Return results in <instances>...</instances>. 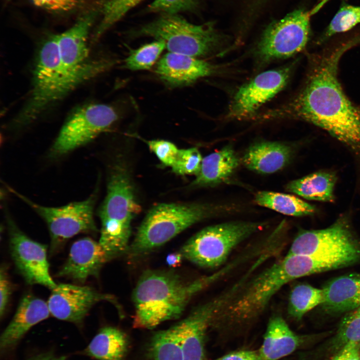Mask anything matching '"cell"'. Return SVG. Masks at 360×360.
<instances>
[{
	"label": "cell",
	"mask_w": 360,
	"mask_h": 360,
	"mask_svg": "<svg viewBox=\"0 0 360 360\" xmlns=\"http://www.w3.org/2000/svg\"><path fill=\"white\" fill-rule=\"evenodd\" d=\"M354 44L348 42L312 56L304 84L288 112L360 152V109L345 94L338 77L340 58Z\"/></svg>",
	"instance_id": "1"
},
{
	"label": "cell",
	"mask_w": 360,
	"mask_h": 360,
	"mask_svg": "<svg viewBox=\"0 0 360 360\" xmlns=\"http://www.w3.org/2000/svg\"><path fill=\"white\" fill-rule=\"evenodd\" d=\"M113 64L111 60L99 59L92 60L79 68H68L61 61L58 35L48 36L38 50L32 88L15 120V124L24 126L32 122L52 104L80 84L106 71Z\"/></svg>",
	"instance_id": "2"
},
{
	"label": "cell",
	"mask_w": 360,
	"mask_h": 360,
	"mask_svg": "<svg viewBox=\"0 0 360 360\" xmlns=\"http://www.w3.org/2000/svg\"><path fill=\"white\" fill-rule=\"evenodd\" d=\"M229 264L212 275L186 281L172 270H148L132 293L134 328L152 329L178 318L192 298L232 270Z\"/></svg>",
	"instance_id": "3"
},
{
	"label": "cell",
	"mask_w": 360,
	"mask_h": 360,
	"mask_svg": "<svg viewBox=\"0 0 360 360\" xmlns=\"http://www.w3.org/2000/svg\"><path fill=\"white\" fill-rule=\"evenodd\" d=\"M230 208L200 203L157 204L143 220L128 252L132 256L144 254L164 244L194 224Z\"/></svg>",
	"instance_id": "4"
},
{
	"label": "cell",
	"mask_w": 360,
	"mask_h": 360,
	"mask_svg": "<svg viewBox=\"0 0 360 360\" xmlns=\"http://www.w3.org/2000/svg\"><path fill=\"white\" fill-rule=\"evenodd\" d=\"M140 211L128 172L121 166H116L99 210L102 227L98 242L112 257L128 248L131 222Z\"/></svg>",
	"instance_id": "5"
},
{
	"label": "cell",
	"mask_w": 360,
	"mask_h": 360,
	"mask_svg": "<svg viewBox=\"0 0 360 360\" xmlns=\"http://www.w3.org/2000/svg\"><path fill=\"white\" fill-rule=\"evenodd\" d=\"M132 34L134 36H150L162 40L169 52L196 58L214 51L222 38L212 22L194 24L178 14H160Z\"/></svg>",
	"instance_id": "6"
},
{
	"label": "cell",
	"mask_w": 360,
	"mask_h": 360,
	"mask_svg": "<svg viewBox=\"0 0 360 360\" xmlns=\"http://www.w3.org/2000/svg\"><path fill=\"white\" fill-rule=\"evenodd\" d=\"M266 224L261 222L232 221L210 226L192 236L180 252L184 258L199 266L218 268L239 244Z\"/></svg>",
	"instance_id": "7"
},
{
	"label": "cell",
	"mask_w": 360,
	"mask_h": 360,
	"mask_svg": "<svg viewBox=\"0 0 360 360\" xmlns=\"http://www.w3.org/2000/svg\"><path fill=\"white\" fill-rule=\"evenodd\" d=\"M113 106L92 103L76 109L62 126L50 151L51 157L65 154L108 130L119 118Z\"/></svg>",
	"instance_id": "8"
},
{
	"label": "cell",
	"mask_w": 360,
	"mask_h": 360,
	"mask_svg": "<svg viewBox=\"0 0 360 360\" xmlns=\"http://www.w3.org/2000/svg\"><path fill=\"white\" fill-rule=\"evenodd\" d=\"M310 12L298 8L270 24L258 44L256 53L264 61L289 58L302 51L310 34Z\"/></svg>",
	"instance_id": "9"
},
{
	"label": "cell",
	"mask_w": 360,
	"mask_h": 360,
	"mask_svg": "<svg viewBox=\"0 0 360 360\" xmlns=\"http://www.w3.org/2000/svg\"><path fill=\"white\" fill-rule=\"evenodd\" d=\"M11 192L22 200L46 222L51 238V249L56 250L66 240L81 232L96 230L94 219L96 196L60 207L36 204L10 188Z\"/></svg>",
	"instance_id": "10"
},
{
	"label": "cell",
	"mask_w": 360,
	"mask_h": 360,
	"mask_svg": "<svg viewBox=\"0 0 360 360\" xmlns=\"http://www.w3.org/2000/svg\"><path fill=\"white\" fill-rule=\"evenodd\" d=\"M360 254V242L352 232L346 218L342 216L326 228L300 232L287 254Z\"/></svg>",
	"instance_id": "11"
},
{
	"label": "cell",
	"mask_w": 360,
	"mask_h": 360,
	"mask_svg": "<svg viewBox=\"0 0 360 360\" xmlns=\"http://www.w3.org/2000/svg\"><path fill=\"white\" fill-rule=\"evenodd\" d=\"M235 292L236 289L232 286L219 296L198 306L172 326L182 346L184 360H204L208 328Z\"/></svg>",
	"instance_id": "12"
},
{
	"label": "cell",
	"mask_w": 360,
	"mask_h": 360,
	"mask_svg": "<svg viewBox=\"0 0 360 360\" xmlns=\"http://www.w3.org/2000/svg\"><path fill=\"white\" fill-rule=\"evenodd\" d=\"M7 224L11 256L24 280L28 284L54 288L57 284L50 273L46 246L28 237L8 216Z\"/></svg>",
	"instance_id": "13"
},
{
	"label": "cell",
	"mask_w": 360,
	"mask_h": 360,
	"mask_svg": "<svg viewBox=\"0 0 360 360\" xmlns=\"http://www.w3.org/2000/svg\"><path fill=\"white\" fill-rule=\"evenodd\" d=\"M289 68L262 72L237 91L231 104L228 116L242 118L253 114L264 103L286 85Z\"/></svg>",
	"instance_id": "14"
},
{
	"label": "cell",
	"mask_w": 360,
	"mask_h": 360,
	"mask_svg": "<svg viewBox=\"0 0 360 360\" xmlns=\"http://www.w3.org/2000/svg\"><path fill=\"white\" fill-rule=\"evenodd\" d=\"M104 300L116 303L114 296L99 292L88 286L59 284L52 290L47 303L53 316L80 323L94 304Z\"/></svg>",
	"instance_id": "15"
},
{
	"label": "cell",
	"mask_w": 360,
	"mask_h": 360,
	"mask_svg": "<svg viewBox=\"0 0 360 360\" xmlns=\"http://www.w3.org/2000/svg\"><path fill=\"white\" fill-rule=\"evenodd\" d=\"M112 257L99 242L90 238L75 242L68 258L58 273L78 282L84 283L90 276H97L103 265Z\"/></svg>",
	"instance_id": "16"
},
{
	"label": "cell",
	"mask_w": 360,
	"mask_h": 360,
	"mask_svg": "<svg viewBox=\"0 0 360 360\" xmlns=\"http://www.w3.org/2000/svg\"><path fill=\"white\" fill-rule=\"evenodd\" d=\"M156 72L168 86H188L198 80L212 74L214 67L198 58L169 52L158 61Z\"/></svg>",
	"instance_id": "17"
},
{
	"label": "cell",
	"mask_w": 360,
	"mask_h": 360,
	"mask_svg": "<svg viewBox=\"0 0 360 360\" xmlns=\"http://www.w3.org/2000/svg\"><path fill=\"white\" fill-rule=\"evenodd\" d=\"M97 12L91 10L84 13L71 28L58 34L60 58L66 67L79 68L92 60L89 59L88 38Z\"/></svg>",
	"instance_id": "18"
},
{
	"label": "cell",
	"mask_w": 360,
	"mask_h": 360,
	"mask_svg": "<svg viewBox=\"0 0 360 360\" xmlns=\"http://www.w3.org/2000/svg\"><path fill=\"white\" fill-rule=\"evenodd\" d=\"M48 303L32 294L20 300L12 320L0 338V348L6 350L14 346L28 330L50 314Z\"/></svg>",
	"instance_id": "19"
},
{
	"label": "cell",
	"mask_w": 360,
	"mask_h": 360,
	"mask_svg": "<svg viewBox=\"0 0 360 360\" xmlns=\"http://www.w3.org/2000/svg\"><path fill=\"white\" fill-rule=\"evenodd\" d=\"M322 288L324 300L320 306L328 314L347 313L360 306V272L336 278Z\"/></svg>",
	"instance_id": "20"
},
{
	"label": "cell",
	"mask_w": 360,
	"mask_h": 360,
	"mask_svg": "<svg viewBox=\"0 0 360 360\" xmlns=\"http://www.w3.org/2000/svg\"><path fill=\"white\" fill-rule=\"evenodd\" d=\"M292 148L276 142H260L252 144L244 152L242 162L248 169L262 174L279 171L290 162Z\"/></svg>",
	"instance_id": "21"
},
{
	"label": "cell",
	"mask_w": 360,
	"mask_h": 360,
	"mask_svg": "<svg viewBox=\"0 0 360 360\" xmlns=\"http://www.w3.org/2000/svg\"><path fill=\"white\" fill-rule=\"evenodd\" d=\"M302 340L282 316L274 315L268 320L258 352L262 360H278L294 352Z\"/></svg>",
	"instance_id": "22"
},
{
	"label": "cell",
	"mask_w": 360,
	"mask_h": 360,
	"mask_svg": "<svg viewBox=\"0 0 360 360\" xmlns=\"http://www.w3.org/2000/svg\"><path fill=\"white\" fill-rule=\"evenodd\" d=\"M240 160L231 145L211 153L203 158L201 168L192 186H213L225 182L232 176Z\"/></svg>",
	"instance_id": "23"
},
{
	"label": "cell",
	"mask_w": 360,
	"mask_h": 360,
	"mask_svg": "<svg viewBox=\"0 0 360 360\" xmlns=\"http://www.w3.org/2000/svg\"><path fill=\"white\" fill-rule=\"evenodd\" d=\"M336 181L334 173L318 172L289 182L286 188L306 200L333 202Z\"/></svg>",
	"instance_id": "24"
},
{
	"label": "cell",
	"mask_w": 360,
	"mask_h": 360,
	"mask_svg": "<svg viewBox=\"0 0 360 360\" xmlns=\"http://www.w3.org/2000/svg\"><path fill=\"white\" fill-rule=\"evenodd\" d=\"M128 346L127 336L112 326L102 328L86 349L87 354L100 360H122Z\"/></svg>",
	"instance_id": "25"
},
{
	"label": "cell",
	"mask_w": 360,
	"mask_h": 360,
	"mask_svg": "<svg viewBox=\"0 0 360 360\" xmlns=\"http://www.w3.org/2000/svg\"><path fill=\"white\" fill-rule=\"evenodd\" d=\"M255 202L284 215L300 216L313 214L316 208L293 195L270 191H260L254 197Z\"/></svg>",
	"instance_id": "26"
},
{
	"label": "cell",
	"mask_w": 360,
	"mask_h": 360,
	"mask_svg": "<svg viewBox=\"0 0 360 360\" xmlns=\"http://www.w3.org/2000/svg\"><path fill=\"white\" fill-rule=\"evenodd\" d=\"M323 300L322 288L306 284H298L290 292L288 313L292 318L300 320L308 312L320 306Z\"/></svg>",
	"instance_id": "27"
},
{
	"label": "cell",
	"mask_w": 360,
	"mask_h": 360,
	"mask_svg": "<svg viewBox=\"0 0 360 360\" xmlns=\"http://www.w3.org/2000/svg\"><path fill=\"white\" fill-rule=\"evenodd\" d=\"M149 354L152 360H184L182 346L172 326L154 334Z\"/></svg>",
	"instance_id": "28"
},
{
	"label": "cell",
	"mask_w": 360,
	"mask_h": 360,
	"mask_svg": "<svg viewBox=\"0 0 360 360\" xmlns=\"http://www.w3.org/2000/svg\"><path fill=\"white\" fill-rule=\"evenodd\" d=\"M360 24V6L341 5L321 36L319 44L338 34L346 32Z\"/></svg>",
	"instance_id": "29"
},
{
	"label": "cell",
	"mask_w": 360,
	"mask_h": 360,
	"mask_svg": "<svg viewBox=\"0 0 360 360\" xmlns=\"http://www.w3.org/2000/svg\"><path fill=\"white\" fill-rule=\"evenodd\" d=\"M165 48L164 42L156 40L132 50L124 60L125 67L132 70H150Z\"/></svg>",
	"instance_id": "30"
},
{
	"label": "cell",
	"mask_w": 360,
	"mask_h": 360,
	"mask_svg": "<svg viewBox=\"0 0 360 360\" xmlns=\"http://www.w3.org/2000/svg\"><path fill=\"white\" fill-rule=\"evenodd\" d=\"M360 342V306L348 312L342 319L332 342L336 352L347 343Z\"/></svg>",
	"instance_id": "31"
},
{
	"label": "cell",
	"mask_w": 360,
	"mask_h": 360,
	"mask_svg": "<svg viewBox=\"0 0 360 360\" xmlns=\"http://www.w3.org/2000/svg\"><path fill=\"white\" fill-rule=\"evenodd\" d=\"M202 159L200 152L196 148L179 150L171 168L176 174L196 176L200 172Z\"/></svg>",
	"instance_id": "32"
},
{
	"label": "cell",
	"mask_w": 360,
	"mask_h": 360,
	"mask_svg": "<svg viewBox=\"0 0 360 360\" xmlns=\"http://www.w3.org/2000/svg\"><path fill=\"white\" fill-rule=\"evenodd\" d=\"M200 0H154L146 8L150 12L178 14L196 9Z\"/></svg>",
	"instance_id": "33"
},
{
	"label": "cell",
	"mask_w": 360,
	"mask_h": 360,
	"mask_svg": "<svg viewBox=\"0 0 360 360\" xmlns=\"http://www.w3.org/2000/svg\"><path fill=\"white\" fill-rule=\"evenodd\" d=\"M150 150L163 164L172 167L179 149L173 143L164 140H152L146 142Z\"/></svg>",
	"instance_id": "34"
},
{
	"label": "cell",
	"mask_w": 360,
	"mask_h": 360,
	"mask_svg": "<svg viewBox=\"0 0 360 360\" xmlns=\"http://www.w3.org/2000/svg\"><path fill=\"white\" fill-rule=\"evenodd\" d=\"M40 8L55 13L70 12L77 8L82 0H32Z\"/></svg>",
	"instance_id": "35"
},
{
	"label": "cell",
	"mask_w": 360,
	"mask_h": 360,
	"mask_svg": "<svg viewBox=\"0 0 360 360\" xmlns=\"http://www.w3.org/2000/svg\"><path fill=\"white\" fill-rule=\"evenodd\" d=\"M8 268L2 264L0 270V316L2 317L6 310L12 293V284L9 279Z\"/></svg>",
	"instance_id": "36"
},
{
	"label": "cell",
	"mask_w": 360,
	"mask_h": 360,
	"mask_svg": "<svg viewBox=\"0 0 360 360\" xmlns=\"http://www.w3.org/2000/svg\"><path fill=\"white\" fill-rule=\"evenodd\" d=\"M330 360H360V342L347 343Z\"/></svg>",
	"instance_id": "37"
},
{
	"label": "cell",
	"mask_w": 360,
	"mask_h": 360,
	"mask_svg": "<svg viewBox=\"0 0 360 360\" xmlns=\"http://www.w3.org/2000/svg\"><path fill=\"white\" fill-rule=\"evenodd\" d=\"M214 360H262L258 351L241 350L230 352Z\"/></svg>",
	"instance_id": "38"
},
{
	"label": "cell",
	"mask_w": 360,
	"mask_h": 360,
	"mask_svg": "<svg viewBox=\"0 0 360 360\" xmlns=\"http://www.w3.org/2000/svg\"><path fill=\"white\" fill-rule=\"evenodd\" d=\"M183 258L184 256L180 252H175L168 255L166 262L170 267L176 268L180 266Z\"/></svg>",
	"instance_id": "39"
},
{
	"label": "cell",
	"mask_w": 360,
	"mask_h": 360,
	"mask_svg": "<svg viewBox=\"0 0 360 360\" xmlns=\"http://www.w3.org/2000/svg\"><path fill=\"white\" fill-rule=\"evenodd\" d=\"M32 360H64V357L57 358L49 355H42L38 356L32 359Z\"/></svg>",
	"instance_id": "40"
},
{
	"label": "cell",
	"mask_w": 360,
	"mask_h": 360,
	"mask_svg": "<svg viewBox=\"0 0 360 360\" xmlns=\"http://www.w3.org/2000/svg\"><path fill=\"white\" fill-rule=\"evenodd\" d=\"M6 0L8 2V0Z\"/></svg>",
	"instance_id": "41"
}]
</instances>
